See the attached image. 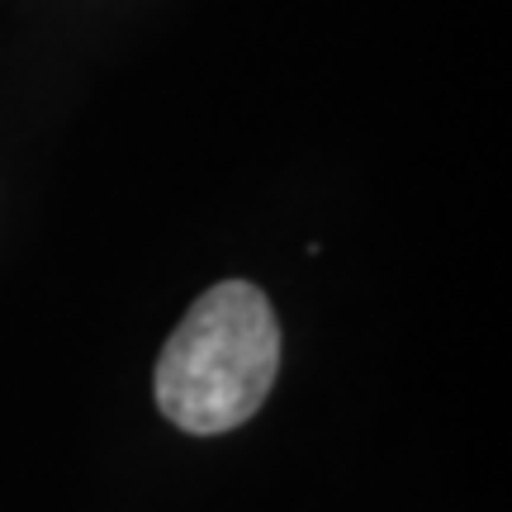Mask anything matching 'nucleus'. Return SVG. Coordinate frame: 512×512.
<instances>
[{
	"instance_id": "nucleus-1",
	"label": "nucleus",
	"mask_w": 512,
	"mask_h": 512,
	"mask_svg": "<svg viewBox=\"0 0 512 512\" xmlns=\"http://www.w3.org/2000/svg\"><path fill=\"white\" fill-rule=\"evenodd\" d=\"M280 370V328L247 280L214 285L171 332L157 361V403L176 427L214 437L266 403Z\"/></svg>"
}]
</instances>
